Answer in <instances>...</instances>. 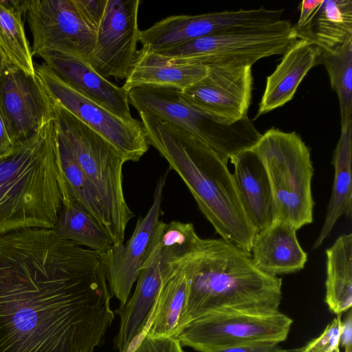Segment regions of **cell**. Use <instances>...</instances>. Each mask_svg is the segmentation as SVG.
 I'll use <instances>...</instances> for the list:
<instances>
[{
	"mask_svg": "<svg viewBox=\"0 0 352 352\" xmlns=\"http://www.w3.org/2000/svg\"><path fill=\"white\" fill-rule=\"evenodd\" d=\"M104 253L52 229L0 236V352H93L114 319Z\"/></svg>",
	"mask_w": 352,
	"mask_h": 352,
	"instance_id": "1",
	"label": "cell"
},
{
	"mask_svg": "<svg viewBox=\"0 0 352 352\" xmlns=\"http://www.w3.org/2000/svg\"><path fill=\"white\" fill-rule=\"evenodd\" d=\"M168 261L188 281L180 331L191 321L217 311H279L281 278L259 270L250 252L222 239L199 237L191 223H186Z\"/></svg>",
	"mask_w": 352,
	"mask_h": 352,
	"instance_id": "2",
	"label": "cell"
},
{
	"mask_svg": "<svg viewBox=\"0 0 352 352\" xmlns=\"http://www.w3.org/2000/svg\"><path fill=\"white\" fill-rule=\"evenodd\" d=\"M139 115L150 145L179 175L221 239L250 252L256 232L245 214L228 163L188 132L157 116Z\"/></svg>",
	"mask_w": 352,
	"mask_h": 352,
	"instance_id": "3",
	"label": "cell"
},
{
	"mask_svg": "<svg viewBox=\"0 0 352 352\" xmlns=\"http://www.w3.org/2000/svg\"><path fill=\"white\" fill-rule=\"evenodd\" d=\"M51 120L34 135L0 155V236L27 229H53L62 206Z\"/></svg>",
	"mask_w": 352,
	"mask_h": 352,
	"instance_id": "4",
	"label": "cell"
},
{
	"mask_svg": "<svg viewBox=\"0 0 352 352\" xmlns=\"http://www.w3.org/2000/svg\"><path fill=\"white\" fill-rule=\"evenodd\" d=\"M54 102L57 129L67 140L77 163L95 188L113 245L122 243L126 226L135 216L126 204L122 186V167L126 161L106 139Z\"/></svg>",
	"mask_w": 352,
	"mask_h": 352,
	"instance_id": "5",
	"label": "cell"
},
{
	"mask_svg": "<svg viewBox=\"0 0 352 352\" xmlns=\"http://www.w3.org/2000/svg\"><path fill=\"white\" fill-rule=\"evenodd\" d=\"M267 172L276 219L297 230L313 222L314 201L311 179L314 169L309 148L295 131L271 128L251 148Z\"/></svg>",
	"mask_w": 352,
	"mask_h": 352,
	"instance_id": "6",
	"label": "cell"
},
{
	"mask_svg": "<svg viewBox=\"0 0 352 352\" xmlns=\"http://www.w3.org/2000/svg\"><path fill=\"white\" fill-rule=\"evenodd\" d=\"M129 104L138 111L157 116L197 138L225 162L251 149L261 134L246 118L234 124L222 123L201 111L182 91L164 87L142 86L129 91Z\"/></svg>",
	"mask_w": 352,
	"mask_h": 352,
	"instance_id": "7",
	"label": "cell"
},
{
	"mask_svg": "<svg viewBox=\"0 0 352 352\" xmlns=\"http://www.w3.org/2000/svg\"><path fill=\"white\" fill-rule=\"evenodd\" d=\"M297 39L292 23L282 19L265 26L203 36L155 53L175 63L252 67L263 58L283 55Z\"/></svg>",
	"mask_w": 352,
	"mask_h": 352,
	"instance_id": "8",
	"label": "cell"
},
{
	"mask_svg": "<svg viewBox=\"0 0 352 352\" xmlns=\"http://www.w3.org/2000/svg\"><path fill=\"white\" fill-rule=\"evenodd\" d=\"M292 323L293 320L280 311H221L191 321L176 338L182 346L199 352H212L254 342L280 344L287 339Z\"/></svg>",
	"mask_w": 352,
	"mask_h": 352,
	"instance_id": "9",
	"label": "cell"
},
{
	"mask_svg": "<svg viewBox=\"0 0 352 352\" xmlns=\"http://www.w3.org/2000/svg\"><path fill=\"white\" fill-rule=\"evenodd\" d=\"M175 242L173 231L160 221L144 255L133 296L116 312L120 317L115 346L131 352L146 332L161 289L173 270L168 259Z\"/></svg>",
	"mask_w": 352,
	"mask_h": 352,
	"instance_id": "10",
	"label": "cell"
},
{
	"mask_svg": "<svg viewBox=\"0 0 352 352\" xmlns=\"http://www.w3.org/2000/svg\"><path fill=\"white\" fill-rule=\"evenodd\" d=\"M35 74L51 98L113 145L126 162L138 161L150 144L141 121H125L84 96L56 76L44 63Z\"/></svg>",
	"mask_w": 352,
	"mask_h": 352,
	"instance_id": "11",
	"label": "cell"
},
{
	"mask_svg": "<svg viewBox=\"0 0 352 352\" xmlns=\"http://www.w3.org/2000/svg\"><path fill=\"white\" fill-rule=\"evenodd\" d=\"M26 17L33 55L54 52L90 65L96 34L81 19L73 0H28Z\"/></svg>",
	"mask_w": 352,
	"mask_h": 352,
	"instance_id": "12",
	"label": "cell"
},
{
	"mask_svg": "<svg viewBox=\"0 0 352 352\" xmlns=\"http://www.w3.org/2000/svg\"><path fill=\"white\" fill-rule=\"evenodd\" d=\"M0 110L16 145L56 119L54 102L36 74L10 61L0 76Z\"/></svg>",
	"mask_w": 352,
	"mask_h": 352,
	"instance_id": "13",
	"label": "cell"
},
{
	"mask_svg": "<svg viewBox=\"0 0 352 352\" xmlns=\"http://www.w3.org/2000/svg\"><path fill=\"white\" fill-rule=\"evenodd\" d=\"M140 0H108L96 34L90 66L100 76L126 80L135 63L140 30Z\"/></svg>",
	"mask_w": 352,
	"mask_h": 352,
	"instance_id": "14",
	"label": "cell"
},
{
	"mask_svg": "<svg viewBox=\"0 0 352 352\" xmlns=\"http://www.w3.org/2000/svg\"><path fill=\"white\" fill-rule=\"evenodd\" d=\"M252 67L212 66L208 74L183 90L186 100L224 124L248 118L252 99Z\"/></svg>",
	"mask_w": 352,
	"mask_h": 352,
	"instance_id": "15",
	"label": "cell"
},
{
	"mask_svg": "<svg viewBox=\"0 0 352 352\" xmlns=\"http://www.w3.org/2000/svg\"><path fill=\"white\" fill-rule=\"evenodd\" d=\"M167 174L157 182L153 203L146 215L140 217L135 230L125 244L113 245L104 253L107 279L112 295L124 306L133 283L137 280L141 265L153 239L160 217L163 214L162 203Z\"/></svg>",
	"mask_w": 352,
	"mask_h": 352,
	"instance_id": "16",
	"label": "cell"
},
{
	"mask_svg": "<svg viewBox=\"0 0 352 352\" xmlns=\"http://www.w3.org/2000/svg\"><path fill=\"white\" fill-rule=\"evenodd\" d=\"M63 81L121 119L134 122L129 91L98 74L89 65L71 56L45 51L37 55Z\"/></svg>",
	"mask_w": 352,
	"mask_h": 352,
	"instance_id": "17",
	"label": "cell"
},
{
	"mask_svg": "<svg viewBox=\"0 0 352 352\" xmlns=\"http://www.w3.org/2000/svg\"><path fill=\"white\" fill-rule=\"evenodd\" d=\"M232 174L237 193L256 233L269 227L276 219L275 206L265 168L251 149L233 155Z\"/></svg>",
	"mask_w": 352,
	"mask_h": 352,
	"instance_id": "18",
	"label": "cell"
},
{
	"mask_svg": "<svg viewBox=\"0 0 352 352\" xmlns=\"http://www.w3.org/2000/svg\"><path fill=\"white\" fill-rule=\"evenodd\" d=\"M296 231L290 224L275 220L256 233L250 252L254 265L261 271L276 276L302 270L307 254L298 242Z\"/></svg>",
	"mask_w": 352,
	"mask_h": 352,
	"instance_id": "19",
	"label": "cell"
},
{
	"mask_svg": "<svg viewBox=\"0 0 352 352\" xmlns=\"http://www.w3.org/2000/svg\"><path fill=\"white\" fill-rule=\"evenodd\" d=\"M319 49L297 39L285 52L274 72L267 76L256 118L291 100L308 72L318 65Z\"/></svg>",
	"mask_w": 352,
	"mask_h": 352,
	"instance_id": "20",
	"label": "cell"
},
{
	"mask_svg": "<svg viewBox=\"0 0 352 352\" xmlns=\"http://www.w3.org/2000/svg\"><path fill=\"white\" fill-rule=\"evenodd\" d=\"M208 72L206 66L173 63L142 47L122 87L128 91L142 86L170 87L182 91L204 78Z\"/></svg>",
	"mask_w": 352,
	"mask_h": 352,
	"instance_id": "21",
	"label": "cell"
},
{
	"mask_svg": "<svg viewBox=\"0 0 352 352\" xmlns=\"http://www.w3.org/2000/svg\"><path fill=\"white\" fill-rule=\"evenodd\" d=\"M294 30L298 39L306 40L321 51L338 50L352 40V1L323 0L308 21Z\"/></svg>",
	"mask_w": 352,
	"mask_h": 352,
	"instance_id": "22",
	"label": "cell"
},
{
	"mask_svg": "<svg viewBox=\"0 0 352 352\" xmlns=\"http://www.w3.org/2000/svg\"><path fill=\"white\" fill-rule=\"evenodd\" d=\"M352 122L341 128V135L333 153L334 178L324 223L313 245L316 250L329 236L338 220L352 214Z\"/></svg>",
	"mask_w": 352,
	"mask_h": 352,
	"instance_id": "23",
	"label": "cell"
},
{
	"mask_svg": "<svg viewBox=\"0 0 352 352\" xmlns=\"http://www.w3.org/2000/svg\"><path fill=\"white\" fill-rule=\"evenodd\" d=\"M62 206L53 230L60 238L105 253L113 245L106 229L65 189H60Z\"/></svg>",
	"mask_w": 352,
	"mask_h": 352,
	"instance_id": "24",
	"label": "cell"
},
{
	"mask_svg": "<svg viewBox=\"0 0 352 352\" xmlns=\"http://www.w3.org/2000/svg\"><path fill=\"white\" fill-rule=\"evenodd\" d=\"M325 302L336 315L352 305V234L338 236L326 250Z\"/></svg>",
	"mask_w": 352,
	"mask_h": 352,
	"instance_id": "25",
	"label": "cell"
},
{
	"mask_svg": "<svg viewBox=\"0 0 352 352\" xmlns=\"http://www.w3.org/2000/svg\"><path fill=\"white\" fill-rule=\"evenodd\" d=\"M56 155L60 189L68 191L107 231V220L95 188L82 171L67 140L58 129Z\"/></svg>",
	"mask_w": 352,
	"mask_h": 352,
	"instance_id": "26",
	"label": "cell"
},
{
	"mask_svg": "<svg viewBox=\"0 0 352 352\" xmlns=\"http://www.w3.org/2000/svg\"><path fill=\"white\" fill-rule=\"evenodd\" d=\"M170 265L173 272L161 289L144 333L151 336L176 337L186 311L188 294L186 274Z\"/></svg>",
	"mask_w": 352,
	"mask_h": 352,
	"instance_id": "27",
	"label": "cell"
},
{
	"mask_svg": "<svg viewBox=\"0 0 352 352\" xmlns=\"http://www.w3.org/2000/svg\"><path fill=\"white\" fill-rule=\"evenodd\" d=\"M318 64L324 65L338 95L342 128L352 122V40L333 52L320 50Z\"/></svg>",
	"mask_w": 352,
	"mask_h": 352,
	"instance_id": "28",
	"label": "cell"
},
{
	"mask_svg": "<svg viewBox=\"0 0 352 352\" xmlns=\"http://www.w3.org/2000/svg\"><path fill=\"white\" fill-rule=\"evenodd\" d=\"M23 16L0 1V45L11 63L25 72L34 75L35 63L25 35Z\"/></svg>",
	"mask_w": 352,
	"mask_h": 352,
	"instance_id": "29",
	"label": "cell"
},
{
	"mask_svg": "<svg viewBox=\"0 0 352 352\" xmlns=\"http://www.w3.org/2000/svg\"><path fill=\"white\" fill-rule=\"evenodd\" d=\"M341 315H337L322 333L311 340L298 352H340Z\"/></svg>",
	"mask_w": 352,
	"mask_h": 352,
	"instance_id": "30",
	"label": "cell"
},
{
	"mask_svg": "<svg viewBox=\"0 0 352 352\" xmlns=\"http://www.w3.org/2000/svg\"><path fill=\"white\" fill-rule=\"evenodd\" d=\"M73 1L82 21L96 34L104 15L108 0H73Z\"/></svg>",
	"mask_w": 352,
	"mask_h": 352,
	"instance_id": "31",
	"label": "cell"
},
{
	"mask_svg": "<svg viewBox=\"0 0 352 352\" xmlns=\"http://www.w3.org/2000/svg\"><path fill=\"white\" fill-rule=\"evenodd\" d=\"M131 352H184L173 336H151L144 333Z\"/></svg>",
	"mask_w": 352,
	"mask_h": 352,
	"instance_id": "32",
	"label": "cell"
},
{
	"mask_svg": "<svg viewBox=\"0 0 352 352\" xmlns=\"http://www.w3.org/2000/svg\"><path fill=\"white\" fill-rule=\"evenodd\" d=\"M279 343L272 342H254L228 347L212 352H289Z\"/></svg>",
	"mask_w": 352,
	"mask_h": 352,
	"instance_id": "33",
	"label": "cell"
},
{
	"mask_svg": "<svg viewBox=\"0 0 352 352\" xmlns=\"http://www.w3.org/2000/svg\"><path fill=\"white\" fill-rule=\"evenodd\" d=\"M340 345L344 349V352H352V314L349 309L345 319L342 321L340 334Z\"/></svg>",
	"mask_w": 352,
	"mask_h": 352,
	"instance_id": "34",
	"label": "cell"
},
{
	"mask_svg": "<svg viewBox=\"0 0 352 352\" xmlns=\"http://www.w3.org/2000/svg\"><path fill=\"white\" fill-rule=\"evenodd\" d=\"M323 0H303L300 6V16L294 29L302 27L322 4Z\"/></svg>",
	"mask_w": 352,
	"mask_h": 352,
	"instance_id": "35",
	"label": "cell"
},
{
	"mask_svg": "<svg viewBox=\"0 0 352 352\" xmlns=\"http://www.w3.org/2000/svg\"><path fill=\"white\" fill-rule=\"evenodd\" d=\"M15 146L0 110V155L10 151Z\"/></svg>",
	"mask_w": 352,
	"mask_h": 352,
	"instance_id": "36",
	"label": "cell"
},
{
	"mask_svg": "<svg viewBox=\"0 0 352 352\" xmlns=\"http://www.w3.org/2000/svg\"><path fill=\"white\" fill-rule=\"evenodd\" d=\"M9 61L0 45V76L7 62Z\"/></svg>",
	"mask_w": 352,
	"mask_h": 352,
	"instance_id": "37",
	"label": "cell"
}]
</instances>
